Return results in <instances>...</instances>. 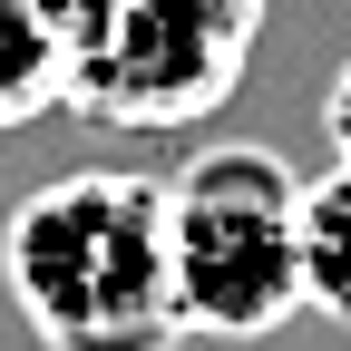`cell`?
<instances>
[{"label":"cell","mask_w":351,"mask_h":351,"mask_svg":"<svg viewBox=\"0 0 351 351\" xmlns=\"http://www.w3.org/2000/svg\"><path fill=\"white\" fill-rule=\"evenodd\" d=\"M0 283L39 351H176L166 186L127 166H69L29 186L0 225Z\"/></svg>","instance_id":"1"},{"label":"cell","mask_w":351,"mask_h":351,"mask_svg":"<svg viewBox=\"0 0 351 351\" xmlns=\"http://www.w3.org/2000/svg\"><path fill=\"white\" fill-rule=\"evenodd\" d=\"M166 186L176 322L205 341H263L302 313V176L274 147H195Z\"/></svg>","instance_id":"2"},{"label":"cell","mask_w":351,"mask_h":351,"mask_svg":"<svg viewBox=\"0 0 351 351\" xmlns=\"http://www.w3.org/2000/svg\"><path fill=\"white\" fill-rule=\"evenodd\" d=\"M263 29V0H117L98 39L69 59V108L127 127V137H166V127L215 117L244 88Z\"/></svg>","instance_id":"3"},{"label":"cell","mask_w":351,"mask_h":351,"mask_svg":"<svg viewBox=\"0 0 351 351\" xmlns=\"http://www.w3.org/2000/svg\"><path fill=\"white\" fill-rule=\"evenodd\" d=\"M49 108H69V39L29 0H0V137L39 127Z\"/></svg>","instance_id":"4"},{"label":"cell","mask_w":351,"mask_h":351,"mask_svg":"<svg viewBox=\"0 0 351 351\" xmlns=\"http://www.w3.org/2000/svg\"><path fill=\"white\" fill-rule=\"evenodd\" d=\"M302 313L351 322V166L302 176Z\"/></svg>","instance_id":"5"},{"label":"cell","mask_w":351,"mask_h":351,"mask_svg":"<svg viewBox=\"0 0 351 351\" xmlns=\"http://www.w3.org/2000/svg\"><path fill=\"white\" fill-rule=\"evenodd\" d=\"M29 10H39V20H49V29L69 39V59H78V39H98V29H108V10H117V0H29Z\"/></svg>","instance_id":"6"},{"label":"cell","mask_w":351,"mask_h":351,"mask_svg":"<svg viewBox=\"0 0 351 351\" xmlns=\"http://www.w3.org/2000/svg\"><path fill=\"white\" fill-rule=\"evenodd\" d=\"M322 137H332V156L351 166V59L332 69V88H322Z\"/></svg>","instance_id":"7"}]
</instances>
